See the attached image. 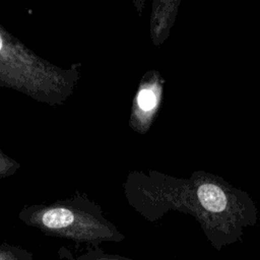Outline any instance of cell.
<instances>
[{
	"label": "cell",
	"mask_w": 260,
	"mask_h": 260,
	"mask_svg": "<svg viewBox=\"0 0 260 260\" xmlns=\"http://www.w3.org/2000/svg\"><path fill=\"white\" fill-rule=\"evenodd\" d=\"M79 77L38 56L0 24V87L16 90L40 103L61 106Z\"/></svg>",
	"instance_id": "cell-1"
},
{
	"label": "cell",
	"mask_w": 260,
	"mask_h": 260,
	"mask_svg": "<svg viewBox=\"0 0 260 260\" xmlns=\"http://www.w3.org/2000/svg\"><path fill=\"white\" fill-rule=\"evenodd\" d=\"M18 218L45 235L99 247L102 242H121L124 236L79 194L52 203L24 206Z\"/></svg>",
	"instance_id": "cell-2"
},
{
	"label": "cell",
	"mask_w": 260,
	"mask_h": 260,
	"mask_svg": "<svg viewBox=\"0 0 260 260\" xmlns=\"http://www.w3.org/2000/svg\"><path fill=\"white\" fill-rule=\"evenodd\" d=\"M197 197L200 205L206 212L213 215L225 214L228 200L225 194L219 187L213 184L201 185L198 188Z\"/></svg>",
	"instance_id": "cell-3"
},
{
	"label": "cell",
	"mask_w": 260,
	"mask_h": 260,
	"mask_svg": "<svg viewBox=\"0 0 260 260\" xmlns=\"http://www.w3.org/2000/svg\"><path fill=\"white\" fill-rule=\"evenodd\" d=\"M58 253L60 258H66L68 260H133L131 258H128L122 255L106 253L100 247H91V246H89L86 249V252L76 257H73L70 251H68L64 247H62Z\"/></svg>",
	"instance_id": "cell-4"
},
{
	"label": "cell",
	"mask_w": 260,
	"mask_h": 260,
	"mask_svg": "<svg viewBox=\"0 0 260 260\" xmlns=\"http://www.w3.org/2000/svg\"><path fill=\"white\" fill-rule=\"evenodd\" d=\"M0 260H34V255L22 247L2 243L0 244Z\"/></svg>",
	"instance_id": "cell-5"
},
{
	"label": "cell",
	"mask_w": 260,
	"mask_h": 260,
	"mask_svg": "<svg viewBox=\"0 0 260 260\" xmlns=\"http://www.w3.org/2000/svg\"><path fill=\"white\" fill-rule=\"evenodd\" d=\"M20 168L18 161L4 153L0 149V179L14 175Z\"/></svg>",
	"instance_id": "cell-6"
},
{
	"label": "cell",
	"mask_w": 260,
	"mask_h": 260,
	"mask_svg": "<svg viewBox=\"0 0 260 260\" xmlns=\"http://www.w3.org/2000/svg\"><path fill=\"white\" fill-rule=\"evenodd\" d=\"M137 104L143 111H150L156 105V96L154 92L148 88L141 89L137 95Z\"/></svg>",
	"instance_id": "cell-7"
}]
</instances>
